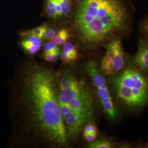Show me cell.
<instances>
[{"label":"cell","instance_id":"obj_14","mask_svg":"<svg viewBox=\"0 0 148 148\" xmlns=\"http://www.w3.org/2000/svg\"><path fill=\"white\" fill-rule=\"evenodd\" d=\"M57 0H46V12L48 16L52 19H57L59 16L57 11Z\"/></svg>","mask_w":148,"mask_h":148},{"label":"cell","instance_id":"obj_23","mask_svg":"<svg viewBox=\"0 0 148 148\" xmlns=\"http://www.w3.org/2000/svg\"><path fill=\"white\" fill-rule=\"evenodd\" d=\"M43 58L45 59V60L50 62H54L58 60V56L56 55H47V54H43Z\"/></svg>","mask_w":148,"mask_h":148},{"label":"cell","instance_id":"obj_21","mask_svg":"<svg viewBox=\"0 0 148 148\" xmlns=\"http://www.w3.org/2000/svg\"><path fill=\"white\" fill-rule=\"evenodd\" d=\"M59 108H60V111L62 115L63 116L64 115H65L70 112L72 111L71 108L69 106V104H63L59 103Z\"/></svg>","mask_w":148,"mask_h":148},{"label":"cell","instance_id":"obj_8","mask_svg":"<svg viewBox=\"0 0 148 148\" xmlns=\"http://www.w3.org/2000/svg\"><path fill=\"white\" fill-rule=\"evenodd\" d=\"M87 87L82 81H79L74 86L64 90H59V103L69 104V103L75 98L79 95Z\"/></svg>","mask_w":148,"mask_h":148},{"label":"cell","instance_id":"obj_16","mask_svg":"<svg viewBox=\"0 0 148 148\" xmlns=\"http://www.w3.org/2000/svg\"><path fill=\"white\" fill-rule=\"evenodd\" d=\"M88 148H113V144L108 139L101 138L95 139L94 142L90 143L88 145Z\"/></svg>","mask_w":148,"mask_h":148},{"label":"cell","instance_id":"obj_19","mask_svg":"<svg viewBox=\"0 0 148 148\" xmlns=\"http://www.w3.org/2000/svg\"><path fill=\"white\" fill-rule=\"evenodd\" d=\"M98 133V130L93 122L90 121L87 123L84 129V133Z\"/></svg>","mask_w":148,"mask_h":148},{"label":"cell","instance_id":"obj_27","mask_svg":"<svg viewBox=\"0 0 148 148\" xmlns=\"http://www.w3.org/2000/svg\"><path fill=\"white\" fill-rule=\"evenodd\" d=\"M147 48H148V45H147Z\"/></svg>","mask_w":148,"mask_h":148},{"label":"cell","instance_id":"obj_10","mask_svg":"<svg viewBox=\"0 0 148 148\" xmlns=\"http://www.w3.org/2000/svg\"><path fill=\"white\" fill-rule=\"evenodd\" d=\"M21 45L23 49L27 53L34 54L40 49L42 42L41 39L38 38L34 36H29L28 38L21 41Z\"/></svg>","mask_w":148,"mask_h":148},{"label":"cell","instance_id":"obj_3","mask_svg":"<svg viewBox=\"0 0 148 148\" xmlns=\"http://www.w3.org/2000/svg\"><path fill=\"white\" fill-rule=\"evenodd\" d=\"M112 86L118 98L131 108L144 106L148 101V82L136 69L124 70L112 79Z\"/></svg>","mask_w":148,"mask_h":148},{"label":"cell","instance_id":"obj_6","mask_svg":"<svg viewBox=\"0 0 148 148\" xmlns=\"http://www.w3.org/2000/svg\"><path fill=\"white\" fill-rule=\"evenodd\" d=\"M69 105L73 111L84 119L86 124L92 121L95 116L93 101L88 88L71 101Z\"/></svg>","mask_w":148,"mask_h":148},{"label":"cell","instance_id":"obj_1","mask_svg":"<svg viewBox=\"0 0 148 148\" xmlns=\"http://www.w3.org/2000/svg\"><path fill=\"white\" fill-rule=\"evenodd\" d=\"M21 80V101L34 132L51 146L68 147L59 108L58 75L52 69L30 63L24 68Z\"/></svg>","mask_w":148,"mask_h":148},{"label":"cell","instance_id":"obj_12","mask_svg":"<svg viewBox=\"0 0 148 148\" xmlns=\"http://www.w3.org/2000/svg\"><path fill=\"white\" fill-rule=\"evenodd\" d=\"M72 0H57V11L59 18L66 17L71 11Z\"/></svg>","mask_w":148,"mask_h":148},{"label":"cell","instance_id":"obj_18","mask_svg":"<svg viewBox=\"0 0 148 148\" xmlns=\"http://www.w3.org/2000/svg\"><path fill=\"white\" fill-rule=\"evenodd\" d=\"M56 34V32L54 29L52 27H46V30L43 35L42 39L47 40H52V38L55 36Z\"/></svg>","mask_w":148,"mask_h":148},{"label":"cell","instance_id":"obj_5","mask_svg":"<svg viewBox=\"0 0 148 148\" xmlns=\"http://www.w3.org/2000/svg\"><path fill=\"white\" fill-rule=\"evenodd\" d=\"M125 63L121 41L118 38L111 40L106 45V52L101 62V73L103 75H115L123 68Z\"/></svg>","mask_w":148,"mask_h":148},{"label":"cell","instance_id":"obj_26","mask_svg":"<svg viewBox=\"0 0 148 148\" xmlns=\"http://www.w3.org/2000/svg\"><path fill=\"white\" fill-rule=\"evenodd\" d=\"M146 147H147V148H148V144H147V145H146Z\"/></svg>","mask_w":148,"mask_h":148},{"label":"cell","instance_id":"obj_4","mask_svg":"<svg viewBox=\"0 0 148 148\" xmlns=\"http://www.w3.org/2000/svg\"><path fill=\"white\" fill-rule=\"evenodd\" d=\"M86 68L95 87L97 94L104 112L110 119H115L117 116V111L103 75L99 71L95 61L89 62L86 64Z\"/></svg>","mask_w":148,"mask_h":148},{"label":"cell","instance_id":"obj_24","mask_svg":"<svg viewBox=\"0 0 148 148\" xmlns=\"http://www.w3.org/2000/svg\"><path fill=\"white\" fill-rule=\"evenodd\" d=\"M61 59L62 60V61L64 63H73L72 61L70 60V59L69 58L67 54L65 52H63L62 53H61Z\"/></svg>","mask_w":148,"mask_h":148},{"label":"cell","instance_id":"obj_2","mask_svg":"<svg viewBox=\"0 0 148 148\" xmlns=\"http://www.w3.org/2000/svg\"><path fill=\"white\" fill-rule=\"evenodd\" d=\"M127 20L121 0H79L74 23L84 42L97 45L122 29Z\"/></svg>","mask_w":148,"mask_h":148},{"label":"cell","instance_id":"obj_20","mask_svg":"<svg viewBox=\"0 0 148 148\" xmlns=\"http://www.w3.org/2000/svg\"><path fill=\"white\" fill-rule=\"evenodd\" d=\"M98 133H84L83 136L85 140L88 142L92 143L94 142L98 137Z\"/></svg>","mask_w":148,"mask_h":148},{"label":"cell","instance_id":"obj_9","mask_svg":"<svg viewBox=\"0 0 148 148\" xmlns=\"http://www.w3.org/2000/svg\"><path fill=\"white\" fill-rule=\"evenodd\" d=\"M134 61L140 69L148 71V49L146 45L140 44Z\"/></svg>","mask_w":148,"mask_h":148},{"label":"cell","instance_id":"obj_15","mask_svg":"<svg viewBox=\"0 0 148 148\" xmlns=\"http://www.w3.org/2000/svg\"><path fill=\"white\" fill-rule=\"evenodd\" d=\"M46 26L42 25L37 27L30 30L23 32L21 34V36H34L40 39H42V36L45 31L46 30Z\"/></svg>","mask_w":148,"mask_h":148},{"label":"cell","instance_id":"obj_13","mask_svg":"<svg viewBox=\"0 0 148 148\" xmlns=\"http://www.w3.org/2000/svg\"><path fill=\"white\" fill-rule=\"evenodd\" d=\"M70 40V36L69 33L65 29L59 30L52 39V42L56 45H64L65 43L68 42Z\"/></svg>","mask_w":148,"mask_h":148},{"label":"cell","instance_id":"obj_25","mask_svg":"<svg viewBox=\"0 0 148 148\" xmlns=\"http://www.w3.org/2000/svg\"><path fill=\"white\" fill-rule=\"evenodd\" d=\"M144 28L146 32H148V21H147L145 23V24L144 25Z\"/></svg>","mask_w":148,"mask_h":148},{"label":"cell","instance_id":"obj_17","mask_svg":"<svg viewBox=\"0 0 148 148\" xmlns=\"http://www.w3.org/2000/svg\"><path fill=\"white\" fill-rule=\"evenodd\" d=\"M63 52H65L68 56L69 58L72 61L74 62L77 58L78 54L76 49L74 45L70 42L65 43L63 47Z\"/></svg>","mask_w":148,"mask_h":148},{"label":"cell","instance_id":"obj_22","mask_svg":"<svg viewBox=\"0 0 148 148\" xmlns=\"http://www.w3.org/2000/svg\"><path fill=\"white\" fill-rule=\"evenodd\" d=\"M59 48L57 46V45L52 42H48L46 43L44 46V52H47L50 51H55L57 50Z\"/></svg>","mask_w":148,"mask_h":148},{"label":"cell","instance_id":"obj_7","mask_svg":"<svg viewBox=\"0 0 148 148\" xmlns=\"http://www.w3.org/2000/svg\"><path fill=\"white\" fill-rule=\"evenodd\" d=\"M64 121L67 127L68 137L74 139L79 136L83 126L86 124L84 119L74 111L64 115Z\"/></svg>","mask_w":148,"mask_h":148},{"label":"cell","instance_id":"obj_11","mask_svg":"<svg viewBox=\"0 0 148 148\" xmlns=\"http://www.w3.org/2000/svg\"><path fill=\"white\" fill-rule=\"evenodd\" d=\"M78 80L73 75V74L69 71H65L59 78V90H64L70 88L78 82Z\"/></svg>","mask_w":148,"mask_h":148}]
</instances>
